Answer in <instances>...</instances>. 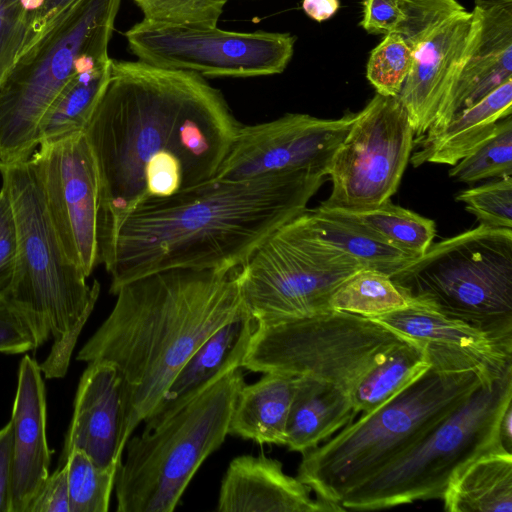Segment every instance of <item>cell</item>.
Segmentation results:
<instances>
[{
  "instance_id": "1",
  "label": "cell",
  "mask_w": 512,
  "mask_h": 512,
  "mask_svg": "<svg viewBox=\"0 0 512 512\" xmlns=\"http://www.w3.org/2000/svg\"><path fill=\"white\" fill-rule=\"evenodd\" d=\"M203 76L111 59L85 129L99 181V258L139 205L212 180L240 127Z\"/></svg>"
},
{
  "instance_id": "2",
  "label": "cell",
  "mask_w": 512,
  "mask_h": 512,
  "mask_svg": "<svg viewBox=\"0 0 512 512\" xmlns=\"http://www.w3.org/2000/svg\"><path fill=\"white\" fill-rule=\"evenodd\" d=\"M327 176L305 171L243 180L213 178L129 213L101 258L110 293L176 268L233 270L307 209Z\"/></svg>"
},
{
  "instance_id": "3",
  "label": "cell",
  "mask_w": 512,
  "mask_h": 512,
  "mask_svg": "<svg viewBox=\"0 0 512 512\" xmlns=\"http://www.w3.org/2000/svg\"><path fill=\"white\" fill-rule=\"evenodd\" d=\"M238 269L176 268L122 285L108 317L78 352L106 361L125 386L126 431L157 408L196 349L226 323L247 313Z\"/></svg>"
},
{
  "instance_id": "4",
  "label": "cell",
  "mask_w": 512,
  "mask_h": 512,
  "mask_svg": "<svg viewBox=\"0 0 512 512\" xmlns=\"http://www.w3.org/2000/svg\"><path fill=\"white\" fill-rule=\"evenodd\" d=\"M2 188L13 209L18 256L6 303L32 336L35 350L51 342L39 364L48 379L66 375L78 338L100 293V284L65 255L47 212L30 159L1 163Z\"/></svg>"
},
{
  "instance_id": "5",
  "label": "cell",
  "mask_w": 512,
  "mask_h": 512,
  "mask_svg": "<svg viewBox=\"0 0 512 512\" xmlns=\"http://www.w3.org/2000/svg\"><path fill=\"white\" fill-rule=\"evenodd\" d=\"M480 383L473 371L430 368L388 402L303 453L296 477L317 498L340 506L346 494L411 449Z\"/></svg>"
},
{
  "instance_id": "6",
  "label": "cell",
  "mask_w": 512,
  "mask_h": 512,
  "mask_svg": "<svg viewBox=\"0 0 512 512\" xmlns=\"http://www.w3.org/2000/svg\"><path fill=\"white\" fill-rule=\"evenodd\" d=\"M241 361L230 364L179 408L144 421L130 437L117 471L118 512H172L207 457L229 434L239 391Z\"/></svg>"
},
{
  "instance_id": "7",
  "label": "cell",
  "mask_w": 512,
  "mask_h": 512,
  "mask_svg": "<svg viewBox=\"0 0 512 512\" xmlns=\"http://www.w3.org/2000/svg\"><path fill=\"white\" fill-rule=\"evenodd\" d=\"M121 0H75L0 83V162L31 158L40 123L76 73L77 60L108 53Z\"/></svg>"
},
{
  "instance_id": "8",
  "label": "cell",
  "mask_w": 512,
  "mask_h": 512,
  "mask_svg": "<svg viewBox=\"0 0 512 512\" xmlns=\"http://www.w3.org/2000/svg\"><path fill=\"white\" fill-rule=\"evenodd\" d=\"M390 277L435 310L512 342V229L479 224Z\"/></svg>"
},
{
  "instance_id": "9",
  "label": "cell",
  "mask_w": 512,
  "mask_h": 512,
  "mask_svg": "<svg viewBox=\"0 0 512 512\" xmlns=\"http://www.w3.org/2000/svg\"><path fill=\"white\" fill-rule=\"evenodd\" d=\"M510 406L512 372L493 382H481L459 408L411 449L346 494L340 506L345 511H372L442 500L459 468L504 446L500 425Z\"/></svg>"
},
{
  "instance_id": "10",
  "label": "cell",
  "mask_w": 512,
  "mask_h": 512,
  "mask_svg": "<svg viewBox=\"0 0 512 512\" xmlns=\"http://www.w3.org/2000/svg\"><path fill=\"white\" fill-rule=\"evenodd\" d=\"M408 341L371 318L331 309L256 324L241 368L313 378L351 396L371 370Z\"/></svg>"
},
{
  "instance_id": "11",
  "label": "cell",
  "mask_w": 512,
  "mask_h": 512,
  "mask_svg": "<svg viewBox=\"0 0 512 512\" xmlns=\"http://www.w3.org/2000/svg\"><path fill=\"white\" fill-rule=\"evenodd\" d=\"M298 216L273 232L238 269L242 304L256 324L331 310L333 292L364 268L312 236Z\"/></svg>"
},
{
  "instance_id": "12",
  "label": "cell",
  "mask_w": 512,
  "mask_h": 512,
  "mask_svg": "<svg viewBox=\"0 0 512 512\" xmlns=\"http://www.w3.org/2000/svg\"><path fill=\"white\" fill-rule=\"evenodd\" d=\"M125 38L130 51L148 65L234 78L284 72L296 42L287 32H235L145 19L128 29Z\"/></svg>"
},
{
  "instance_id": "13",
  "label": "cell",
  "mask_w": 512,
  "mask_h": 512,
  "mask_svg": "<svg viewBox=\"0 0 512 512\" xmlns=\"http://www.w3.org/2000/svg\"><path fill=\"white\" fill-rule=\"evenodd\" d=\"M414 140L398 96L376 93L334 152L328 170L331 193L319 206L363 211L389 200L400 185Z\"/></svg>"
},
{
  "instance_id": "14",
  "label": "cell",
  "mask_w": 512,
  "mask_h": 512,
  "mask_svg": "<svg viewBox=\"0 0 512 512\" xmlns=\"http://www.w3.org/2000/svg\"><path fill=\"white\" fill-rule=\"evenodd\" d=\"M66 257L88 278L100 263L99 181L84 133L42 143L30 158Z\"/></svg>"
},
{
  "instance_id": "15",
  "label": "cell",
  "mask_w": 512,
  "mask_h": 512,
  "mask_svg": "<svg viewBox=\"0 0 512 512\" xmlns=\"http://www.w3.org/2000/svg\"><path fill=\"white\" fill-rule=\"evenodd\" d=\"M356 114L322 119L287 113L269 122L240 125L214 178L235 181L290 171L328 177L333 154Z\"/></svg>"
},
{
  "instance_id": "16",
  "label": "cell",
  "mask_w": 512,
  "mask_h": 512,
  "mask_svg": "<svg viewBox=\"0 0 512 512\" xmlns=\"http://www.w3.org/2000/svg\"><path fill=\"white\" fill-rule=\"evenodd\" d=\"M371 319L422 347L432 370L473 371L481 382H493L512 372L511 341L449 317L421 300Z\"/></svg>"
},
{
  "instance_id": "17",
  "label": "cell",
  "mask_w": 512,
  "mask_h": 512,
  "mask_svg": "<svg viewBox=\"0 0 512 512\" xmlns=\"http://www.w3.org/2000/svg\"><path fill=\"white\" fill-rule=\"evenodd\" d=\"M478 29L476 11L437 26L413 48L412 65L398 95L417 138L441 123Z\"/></svg>"
},
{
  "instance_id": "18",
  "label": "cell",
  "mask_w": 512,
  "mask_h": 512,
  "mask_svg": "<svg viewBox=\"0 0 512 512\" xmlns=\"http://www.w3.org/2000/svg\"><path fill=\"white\" fill-rule=\"evenodd\" d=\"M128 439L120 372L106 361L89 362L76 390L59 466L77 449L98 466L118 470Z\"/></svg>"
},
{
  "instance_id": "19",
  "label": "cell",
  "mask_w": 512,
  "mask_h": 512,
  "mask_svg": "<svg viewBox=\"0 0 512 512\" xmlns=\"http://www.w3.org/2000/svg\"><path fill=\"white\" fill-rule=\"evenodd\" d=\"M10 420L13 426L10 512H28L50 474L51 463L43 374L38 362L28 354L19 364Z\"/></svg>"
},
{
  "instance_id": "20",
  "label": "cell",
  "mask_w": 512,
  "mask_h": 512,
  "mask_svg": "<svg viewBox=\"0 0 512 512\" xmlns=\"http://www.w3.org/2000/svg\"><path fill=\"white\" fill-rule=\"evenodd\" d=\"M219 512H337L338 505L312 497V490L265 455L234 458L220 485Z\"/></svg>"
},
{
  "instance_id": "21",
  "label": "cell",
  "mask_w": 512,
  "mask_h": 512,
  "mask_svg": "<svg viewBox=\"0 0 512 512\" xmlns=\"http://www.w3.org/2000/svg\"><path fill=\"white\" fill-rule=\"evenodd\" d=\"M474 10L478 29L451 102L437 129L425 135L437 132L456 113L512 79V3Z\"/></svg>"
},
{
  "instance_id": "22",
  "label": "cell",
  "mask_w": 512,
  "mask_h": 512,
  "mask_svg": "<svg viewBox=\"0 0 512 512\" xmlns=\"http://www.w3.org/2000/svg\"><path fill=\"white\" fill-rule=\"evenodd\" d=\"M512 114V79L472 106L456 113L431 135L414 140L421 145L410 157L414 167L424 163L455 165L474 152L494 132L500 120Z\"/></svg>"
},
{
  "instance_id": "23",
  "label": "cell",
  "mask_w": 512,
  "mask_h": 512,
  "mask_svg": "<svg viewBox=\"0 0 512 512\" xmlns=\"http://www.w3.org/2000/svg\"><path fill=\"white\" fill-rule=\"evenodd\" d=\"M255 327L256 322L245 313L209 336L183 365L157 408L146 419L179 408L230 364L242 361Z\"/></svg>"
},
{
  "instance_id": "24",
  "label": "cell",
  "mask_w": 512,
  "mask_h": 512,
  "mask_svg": "<svg viewBox=\"0 0 512 512\" xmlns=\"http://www.w3.org/2000/svg\"><path fill=\"white\" fill-rule=\"evenodd\" d=\"M358 415L351 396L309 377H296L285 446L301 454L327 441Z\"/></svg>"
},
{
  "instance_id": "25",
  "label": "cell",
  "mask_w": 512,
  "mask_h": 512,
  "mask_svg": "<svg viewBox=\"0 0 512 512\" xmlns=\"http://www.w3.org/2000/svg\"><path fill=\"white\" fill-rule=\"evenodd\" d=\"M296 377L264 373L253 384H244L233 409L229 434L259 444L285 445L286 424Z\"/></svg>"
},
{
  "instance_id": "26",
  "label": "cell",
  "mask_w": 512,
  "mask_h": 512,
  "mask_svg": "<svg viewBox=\"0 0 512 512\" xmlns=\"http://www.w3.org/2000/svg\"><path fill=\"white\" fill-rule=\"evenodd\" d=\"M448 512H512V452L504 446L470 460L442 497Z\"/></svg>"
},
{
  "instance_id": "27",
  "label": "cell",
  "mask_w": 512,
  "mask_h": 512,
  "mask_svg": "<svg viewBox=\"0 0 512 512\" xmlns=\"http://www.w3.org/2000/svg\"><path fill=\"white\" fill-rule=\"evenodd\" d=\"M111 59L108 53H89L77 60L76 73L40 123L39 145L85 132L107 85Z\"/></svg>"
},
{
  "instance_id": "28",
  "label": "cell",
  "mask_w": 512,
  "mask_h": 512,
  "mask_svg": "<svg viewBox=\"0 0 512 512\" xmlns=\"http://www.w3.org/2000/svg\"><path fill=\"white\" fill-rule=\"evenodd\" d=\"M298 217L312 236L353 258L364 268L391 275L415 259L335 209L318 206L306 209Z\"/></svg>"
},
{
  "instance_id": "29",
  "label": "cell",
  "mask_w": 512,
  "mask_h": 512,
  "mask_svg": "<svg viewBox=\"0 0 512 512\" xmlns=\"http://www.w3.org/2000/svg\"><path fill=\"white\" fill-rule=\"evenodd\" d=\"M431 367L426 352L413 341L397 348L357 385L351 400L358 415L368 414L419 379Z\"/></svg>"
},
{
  "instance_id": "30",
  "label": "cell",
  "mask_w": 512,
  "mask_h": 512,
  "mask_svg": "<svg viewBox=\"0 0 512 512\" xmlns=\"http://www.w3.org/2000/svg\"><path fill=\"white\" fill-rule=\"evenodd\" d=\"M418 302L390 275L372 268H360L337 287L329 305L332 310L371 318L411 307Z\"/></svg>"
},
{
  "instance_id": "31",
  "label": "cell",
  "mask_w": 512,
  "mask_h": 512,
  "mask_svg": "<svg viewBox=\"0 0 512 512\" xmlns=\"http://www.w3.org/2000/svg\"><path fill=\"white\" fill-rule=\"evenodd\" d=\"M335 210L364 225L414 258L422 256L432 245L436 236L433 220L394 205L390 199L368 210Z\"/></svg>"
},
{
  "instance_id": "32",
  "label": "cell",
  "mask_w": 512,
  "mask_h": 512,
  "mask_svg": "<svg viewBox=\"0 0 512 512\" xmlns=\"http://www.w3.org/2000/svg\"><path fill=\"white\" fill-rule=\"evenodd\" d=\"M63 464L67 467L69 512H107L118 470L98 466L77 449Z\"/></svg>"
},
{
  "instance_id": "33",
  "label": "cell",
  "mask_w": 512,
  "mask_h": 512,
  "mask_svg": "<svg viewBox=\"0 0 512 512\" xmlns=\"http://www.w3.org/2000/svg\"><path fill=\"white\" fill-rule=\"evenodd\" d=\"M512 175V115L500 120L492 135L449 170L456 182L473 184Z\"/></svg>"
},
{
  "instance_id": "34",
  "label": "cell",
  "mask_w": 512,
  "mask_h": 512,
  "mask_svg": "<svg viewBox=\"0 0 512 512\" xmlns=\"http://www.w3.org/2000/svg\"><path fill=\"white\" fill-rule=\"evenodd\" d=\"M413 49L396 33L384 35L371 51L366 77L383 96H398L412 65Z\"/></svg>"
},
{
  "instance_id": "35",
  "label": "cell",
  "mask_w": 512,
  "mask_h": 512,
  "mask_svg": "<svg viewBox=\"0 0 512 512\" xmlns=\"http://www.w3.org/2000/svg\"><path fill=\"white\" fill-rule=\"evenodd\" d=\"M148 21L215 27L228 0H133Z\"/></svg>"
},
{
  "instance_id": "36",
  "label": "cell",
  "mask_w": 512,
  "mask_h": 512,
  "mask_svg": "<svg viewBox=\"0 0 512 512\" xmlns=\"http://www.w3.org/2000/svg\"><path fill=\"white\" fill-rule=\"evenodd\" d=\"M455 199L464 203L480 224L512 229V175L462 190Z\"/></svg>"
},
{
  "instance_id": "37",
  "label": "cell",
  "mask_w": 512,
  "mask_h": 512,
  "mask_svg": "<svg viewBox=\"0 0 512 512\" xmlns=\"http://www.w3.org/2000/svg\"><path fill=\"white\" fill-rule=\"evenodd\" d=\"M466 11L457 0H399V34L413 49L432 30L448 18Z\"/></svg>"
},
{
  "instance_id": "38",
  "label": "cell",
  "mask_w": 512,
  "mask_h": 512,
  "mask_svg": "<svg viewBox=\"0 0 512 512\" xmlns=\"http://www.w3.org/2000/svg\"><path fill=\"white\" fill-rule=\"evenodd\" d=\"M27 26L22 0H0V83L25 45Z\"/></svg>"
},
{
  "instance_id": "39",
  "label": "cell",
  "mask_w": 512,
  "mask_h": 512,
  "mask_svg": "<svg viewBox=\"0 0 512 512\" xmlns=\"http://www.w3.org/2000/svg\"><path fill=\"white\" fill-rule=\"evenodd\" d=\"M18 256L17 226L11 202L0 189V303H4L13 281Z\"/></svg>"
},
{
  "instance_id": "40",
  "label": "cell",
  "mask_w": 512,
  "mask_h": 512,
  "mask_svg": "<svg viewBox=\"0 0 512 512\" xmlns=\"http://www.w3.org/2000/svg\"><path fill=\"white\" fill-rule=\"evenodd\" d=\"M74 1L22 0L27 11L28 26L26 42L21 53L38 41Z\"/></svg>"
},
{
  "instance_id": "41",
  "label": "cell",
  "mask_w": 512,
  "mask_h": 512,
  "mask_svg": "<svg viewBox=\"0 0 512 512\" xmlns=\"http://www.w3.org/2000/svg\"><path fill=\"white\" fill-rule=\"evenodd\" d=\"M28 512H69L67 467L62 464L49 474Z\"/></svg>"
},
{
  "instance_id": "42",
  "label": "cell",
  "mask_w": 512,
  "mask_h": 512,
  "mask_svg": "<svg viewBox=\"0 0 512 512\" xmlns=\"http://www.w3.org/2000/svg\"><path fill=\"white\" fill-rule=\"evenodd\" d=\"M35 350L31 334L6 304L0 303V353L23 354Z\"/></svg>"
},
{
  "instance_id": "43",
  "label": "cell",
  "mask_w": 512,
  "mask_h": 512,
  "mask_svg": "<svg viewBox=\"0 0 512 512\" xmlns=\"http://www.w3.org/2000/svg\"><path fill=\"white\" fill-rule=\"evenodd\" d=\"M399 0H363L361 27L369 34L393 33L398 22Z\"/></svg>"
},
{
  "instance_id": "44",
  "label": "cell",
  "mask_w": 512,
  "mask_h": 512,
  "mask_svg": "<svg viewBox=\"0 0 512 512\" xmlns=\"http://www.w3.org/2000/svg\"><path fill=\"white\" fill-rule=\"evenodd\" d=\"M13 426L0 428V512H10Z\"/></svg>"
},
{
  "instance_id": "45",
  "label": "cell",
  "mask_w": 512,
  "mask_h": 512,
  "mask_svg": "<svg viewBox=\"0 0 512 512\" xmlns=\"http://www.w3.org/2000/svg\"><path fill=\"white\" fill-rule=\"evenodd\" d=\"M340 7L339 0H303L302 9L308 17L323 22L336 14Z\"/></svg>"
},
{
  "instance_id": "46",
  "label": "cell",
  "mask_w": 512,
  "mask_h": 512,
  "mask_svg": "<svg viewBox=\"0 0 512 512\" xmlns=\"http://www.w3.org/2000/svg\"><path fill=\"white\" fill-rule=\"evenodd\" d=\"M500 436L503 445L506 449L511 451L512 447V406H510L501 421Z\"/></svg>"
},
{
  "instance_id": "47",
  "label": "cell",
  "mask_w": 512,
  "mask_h": 512,
  "mask_svg": "<svg viewBox=\"0 0 512 512\" xmlns=\"http://www.w3.org/2000/svg\"><path fill=\"white\" fill-rule=\"evenodd\" d=\"M512 3V0H474L475 8L480 10L489 9L495 6Z\"/></svg>"
}]
</instances>
